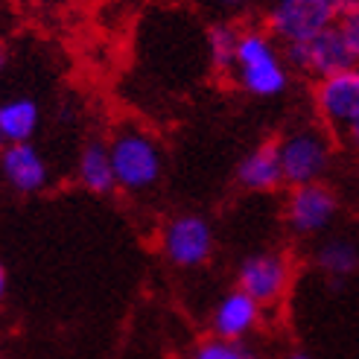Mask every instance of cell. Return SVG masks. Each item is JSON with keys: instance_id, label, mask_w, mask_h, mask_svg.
<instances>
[{"instance_id": "cell-1", "label": "cell", "mask_w": 359, "mask_h": 359, "mask_svg": "<svg viewBox=\"0 0 359 359\" xmlns=\"http://www.w3.org/2000/svg\"><path fill=\"white\" fill-rule=\"evenodd\" d=\"M231 82L251 100H278L292 85V65L286 47L266 27H240V44Z\"/></svg>"}, {"instance_id": "cell-2", "label": "cell", "mask_w": 359, "mask_h": 359, "mask_svg": "<svg viewBox=\"0 0 359 359\" xmlns=\"http://www.w3.org/2000/svg\"><path fill=\"white\" fill-rule=\"evenodd\" d=\"M109 149L117 190L126 196H147L152 193L167 170V155L161 140L135 120H123L109 132Z\"/></svg>"}, {"instance_id": "cell-3", "label": "cell", "mask_w": 359, "mask_h": 359, "mask_svg": "<svg viewBox=\"0 0 359 359\" xmlns=\"http://www.w3.org/2000/svg\"><path fill=\"white\" fill-rule=\"evenodd\" d=\"M313 105L333 140L359 155V65L318 79L313 85Z\"/></svg>"}, {"instance_id": "cell-4", "label": "cell", "mask_w": 359, "mask_h": 359, "mask_svg": "<svg viewBox=\"0 0 359 359\" xmlns=\"http://www.w3.org/2000/svg\"><path fill=\"white\" fill-rule=\"evenodd\" d=\"M283 182L290 187L325 182L333 167V135L325 126H295L278 140Z\"/></svg>"}, {"instance_id": "cell-5", "label": "cell", "mask_w": 359, "mask_h": 359, "mask_svg": "<svg viewBox=\"0 0 359 359\" xmlns=\"http://www.w3.org/2000/svg\"><path fill=\"white\" fill-rule=\"evenodd\" d=\"M158 248L172 269H202L210 263L213 251H217V231L210 219L202 213H175L164 222L158 234Z\"/></svg>"}, {"instance_id": "cell-6", "label": "cell", "mask_w": 359, "mask_h": 359, "mask_svg": "<svg viewBox=\"0 0 359 359\" xmlns=\"http://www.w3.org/2000/svg\"><path fill=\"white\" fill-rule=\"evenodd\" d=\"M345 0H272L266 9V29L290 47L336 27Z\"/></svg>"}, {"instance_id": "cell-7", "label": "cell", "mask_w": 359, "mask_h": 359, "mask_svg": "<svg viewBox=\"0 0 359 359\" xmlns=\"http://www.w3.org/2000/svg\"><path fill=\"white\" fill-rule=\"evenodd\" d=\"M339 213H342V199L325 182L290 187L283 202V222L298 240L330 234V228L339 222Z\"/></svg>"}, {"instance_id": "cell-8", "label": "cell", "mask_w": 359, "mask_h": 359, "mask_svg": "<svg viewBox=\"0 0 359 359\" xmlns=\"http://www.w3.org/2000/svg\"><path fill=\"white\" fill-rule=\"evenodd\" d=\"M295 278L292 257L280 248H260L251 251L237 263L234 280L243 292H248L263 307H275L286 298Z\"/></svg>"}, {"instance_id": "cell-9", "label": "cell", "mask_w": 359, "mask_h": 359, "mask_svg": "<svg viewBox=\"0 0 359 359\" xmlns=\"http://www.w3.org/2000/svg\"><path fill=\"white\" fill-rule=\"evenodd\" d=\"M286 59H290L292 70H298V74H304V76H313L316 82L356 65L336 27L313 35V39H307V41L290 44L286 47Z\"/></svg>"}, {"instance_id": "cell-10", "label": "cell", "mask_w": 359, "mask_h": 359, "mask_svg": "<svg viewBox=\"0 0 359 359\" xmlns=\"http://www.w3.org/2000/svg\"><path fill=\"white\" fill-rule=\"evenodd\" d=\"M263 304H257L240 286L228 290L225 295L217 298L210 310V336L228 339V342H245V339L263 325Z\"/></svg>"}, {"instance_id": "cell-11", "label": "cell", "mask_w": 359, "mask_h": 359, "mask_svg": "<svg viewBox=\"0 0 359 359\" xmlns=\"http://www.w3.org/2000/svg\"><path fill=\"white\" fill-rule=\"evenodd\" d=\"M0 178L21 196H39L50 184V164L35 143H12L0 149Z\"/></svg>"}, {"instance_id": "cell-12", "label": "cell", "mask_w": 359, "mask_h": 359, "mask_svg": "<svg viewBox=\"0 0 359 359\" xmlns=\"http://www.w3.org/2000/svg\"><path fill=\"white\" fill-rule=\"evenodd\" d=\"M237 184L245 193H275L278 187H283V167H280V155H278V143L266 140L257 143L255 149H248L240 164L234 170Z\"/></svg>"}, {"instance_id": "cell-13", "label": "cell", "mask_w": 359, "mask_h": 359, "mask_svg": "<svg viewBox=\"0 0 359 359\" xmlns=\"http://www.w3.org/2000/svg\"><path fill=\"white\" fill-rule=\"evenodd\" d=\"M76 182L94 196H111L117 190L109 137H88L76 155Z\"/></svg>"}, {"instance_id": "cell-14", "label": "cell", "mask_w": 359, "mask_h": 359, "mask_svg": "<svg viewBox=\"0 0 359 359\" xmlns=\"http://www.w3.org/2000/svg\"><path fill=\"white\" fill-rule=\"evenodd\" d=\"M41 126V105L29 94H12L0 100V149L12 143H29Z\"/></svg>"}, {"instance_id": "cell-15", "label": "cell", "mask_w": 359, "mask_h": 359, "mask_svg": "<svg viewBox=\"0 0 359 359\" xmlns=\"http://www.w3.org/2000/svg\"><path fill=\"white\" fill-rule=\"evenodd\" d=\"M313 266L330 280H345L359 272V237L325 234L313 248Z\"/></svg>"}, {"instance_id": "cell-16", "label": "cell", "mask_w": 359, "mask_h": 359, "mask_svg": "<svg viewBox=\"0 0 359 359\" xmlns=\"http://www.w3.org/2000/svg\"><path fill=\"white\" fill-rule=\"evenodd\" d=\"M237 44H240V27H234L231 21H217L208 27L205 50H208V62L213 67V74H219V76L231 74L234 56H237Z\"/></svg>"}, {"instance_id": "cell-17", "label": "cell", "mask_w": 359, "mask_h": 359, "mask_svg": "<svg viewBox=\"0 0 359 359\" xmlns=\"http://www.w3.org/2000/svg\"><path fill=\"white\" fill-rule=\"evenodd\" d=\"M184 359H257L245 342H228L219 336H208L202 342H196Z\"/></svg>"}, {"instance_id": "cell-18", "label": "cell", "mask_w": 359, "mask_h": 359, "mask_svg": "<svg viewBox=\"0 0 359 359\" xmlns=\"http://www.w3.org/2000/svg\"><path fill=\"white\" fill-rule=\"evenodd\" d=\"M336 29L342 35V41L348 44L353 62L359 65V0H345L342 15L336 21Z\"/></svg>"}, {"instance_id": "cell-19", "label": "cell", "mask_w": 359, "mask_h": 359, "mask_svg": "<svg viewBox=\"0 0 359 359\" xmlns=\"http://www.w3.org/2000/svg\"><path fill=\"white\" fill-rule=\"evenodd\" d=\"M208 6H210L213 12H219V15L231 18V15L245 12V9L251 6V0H208Z\"/></svg>"}, {"instance_id": "cell-20", "label": "cell", "mask_w": 359, "mask_h": 359, "mask_svg": "<svg viewBox=\"0 0 359 359\" xmlns=\"http://www.w3.org/2000/svg\"><path fill=\"white\" fill-rule=\"evenodd\" d=\"M6 290H9V272H6V266L0 263V301L6 298Z\"/></svg>"}, {"instance_id": "cell-21", "label": "cell", "mask_w": 359, "mask_h": 359, "mask_svg": "<svg viewBox=\"0 0 359 359\" xmlns=\"http://www.w3.org/2000/svg\"><path fill=\"white\" fill-rule=\"evenodd\" d=\"M6 65H9V50H6V44L0 41V74L6 70Z\"/></svg>"}, {"instance_id": "cell-22", "label": "cell", "mask_w": 359, "mask_h": 359, "mask_svg": "<svg viewBox=\"0 0 359 359\" xmlns=\"http://www.w3.org/2000/svg\"><path fill=\"white\" fill-rule=\"evenodd\" d=\"M283 359H316V356H313V353H307V351H290Z\"/></svg>"}]
</instances>
